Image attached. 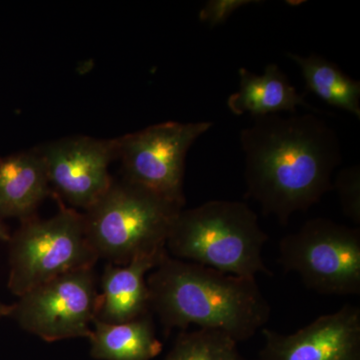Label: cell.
<instances>
[{
  "label": "cell",
  "instance_id": "cell-12",
  "mask_svg": "<svg viewBox=\"0 0 360 360\" xmlns=\"http://www.w3.org/2000/svg\"><path fill=\"white\" fill-rule=\"evenodd\" d=\"M52 191L39 148L0 158V217H34Z\"/></svg>",
  "mask_w": 360,
  "mask_h": 360
},
{
  "label": "cell",
  "instance_id": "cell-11",
  "mask_svg": "<svg viewBox=\"0 0 360 360\" xmlns=\"http://www.w3.org/2000/svg\"><path fill=\"white\" fill-rule=\"evenodd\" d=\"M167 250L141 255L123 265L108 264L101 276L96 317L104 323H122L150 314L146 274Z\"/></svg>",
  "mask_w": 360,
  "mask_h": 360
},
{
  "label": "cell",
  "instance_id": "cell-18",
  "mask_svg": "<svg viewBox=\"0 0 360 360\" xmlns=\"http://www.w3.org/2000/svg\"><path fill=\"white\" fill-rule=\"evenodd\" d=\"M255 0H210L200 11V20L210 27L224 25L241 7L259 4Z\"/></svg>",
  "mask_w": 360,
  "mask_h": 360
},
{
  "label": "cell",
  "instance_id": "cell-6",
  "mask_svg": "<svg viewBox=\"0 0 360 360\" xmlns=\"http://www.w3.org/2000/svg\"><path fill=\"white\" fill-rule=\"evenodd\" d=\"M279 262L321 295H360V231L312 219L279 243Z\"/></svg>",
  "mask_w": 360,
  "mask_h": 360
},
{
  "label": "cell",
  "instance_id": "cell-5",
  "mask_svg": "<svg viewBox=\"0 0 360 360\" xmlns=\"http://www.w3.org/2000/svg\"><path fill=\"white\" fill-rule=\"evenodd\" d=\"M8 243V288L18 297L54 277L94 267L98 260L87 241L84 214L65 206L51 219L34 215L23 220Z\"/></svg>",
  "mask_w": 360,
  "mask_h": 360
},
{
  "label": "cell",
  "instance_id": "cell-1",
  "mask_svg": "<svg viewBox=\"0 0 360 360\" xmlns=\"http://www.w3.org/2000/svg\"><path fill=\"white\" fill-rule=\"evenodd\" d=\"M245 155L246 195L265 215L288 224L333 189L342 160L338 134L315 112L252 117L239 135Z\"/></svg>",
  "mask_w": 360,
  "mask_h": 360
},
{
  "label": "cell",
  "instance_id": "cell-2",
  "mask_svg": "<svg viewBox=\"0 0 360 360\" xmlns=\"http://www.w3.org/2000/svg\"><path fill=\"white\" fill-rule=\"evenodd\" d=\"M149 274V307L167 333L191 326L224 331L240 342L269 321L270 305L255 278L234 276L168 253Z\"/></svg>",
  "mask_w": 360,
  "mask_h": 360
},
{
  "label": "cell",
  "instance_id": "cell-19",
  "mask_svg": "<svg viewBox=\"0 0 360 360\" xmlns=\"http://www.w3.org/2000/svg\"><path fill=\"white\" fill-rule=\"evenodd\" d=\"M13 310V305H6L0 302V319L4 316H11Z\"/></svg>",
  "mask_w": 360,
  "mask_h": 360
},
{
  "label": "cell",
  "instance_id": "cell-3",
  "mask_svg": "<svg viewBox=\"0 0 360 360\" xmlns=\"http://www.w3.org/2000/svg\"><path fill=\"white\" fill-rule=\"evenodd\" d=\"M269 239L245 203L210 200L179 213L167 250L177 259L255 278L258 274H270L262 258Z\"/></svg>",
  "mask_w": 360,
  "mask_h": 360
},
{
  "label": "cell",
  "instance_id": "cell-15",
  "mask_svg": "<svg viewBox=\"0 0 360 360\" xmlns=\"http://www.w3.org/2000/svg\"><path fill=\"white\" fill-rule=\"evenodd\" d=\"M288 58L302 71L310 91L333 108L360 118V82L345 75L340 66L317 54L302 56L288 52Z\"/></svg>",
  "mask_w": 360,
  "mask_h": 360
},
{
  "label": "cell",
  "instance_id": "cell-14",
  "mask_svg": "<svg viewBox=\"0 0 360 360\" xmlns=\"http://www.w3.org/2000/svg\"><path fill=\"white\" fill-rule=\"evenodd\" d=\"M90 355L97 360H151L162 350L150 314L122 323L94 321Z\"/></svg>",
  "mask_w": 360,
  "mask_h": 360
},
{
  "label": "cell",
  "instance_id": "cell-16",
  "mask_svg": "<svg viewBox=\"0 0 360 360\" xmlns=\"http://www.w3.org/2000/svg\"><path fill=\"white\" fill-rule=\"evenodd\" d=\"M238 343L215 329L182 330L165 360H245L239 354Z\"/></svg>",
  "mask_w": 360,
  "mask_h": 360
},
{
  "label": "cell",
  "instance_id": "cell-17",
  "mask_svg": "<svg viewBox=\"0 0 360 360\" xmlns=\"http://www.w3.org/2000/svg\"><path fill=\"white\" fill-rule=\"evenodd\" d=\"M333 189L340 198L343 214L360 224V169L359 165L345 167L336 175Z\"/></svg>",
  "mask_w": 360,
  "mask_h": 360
},
{
  "label": "cell",
  "instance_id": "cell-9",
  "mask_svg": "<svg viewBox=\"0 0 360 360\" xmlns=\"http://www.w3.org/2000/svg\"><path fill=\"white\" fill-rule=\"evenodd\" d=\"M49 184L75 207L87 210L106 193L113 179L110 165L117 158V141L77 135L39 146Z\"/></svg>",
  "mask_w": 360,
  "mask_h": 360
},
{
  "label": "cell",
  "instance_id": "cell-8",
  "mask_svg": "<svg viewBox=\"0 0 360 360\" xmlns=\"http://www.w3.org/2000/svg\"><path fill=\"white\" fill-rule=\"evenodd\" d=\"M98 297L94 267L73 270L21 295L11 316L47 342L89 338Z\"/></svg>",
  "mask_w": 360,
  "mask_h": 360
},
{
  "label": "cell",
  "instance_id": "cell-7",
  "mask_svg": "<svg viewBox=\"0 0 360 360\" xmlns=\"http://www.w3.org/2000/svg\"><path fill=\"white\" fill-rule=\"evenodd\" d=\"M212 127L210 122H167L118 137L122 179L184 207L187 153Z\"/></svg>",
  "mask_w": 360,
  "mask_h": 360
},
{
  "label": "cell",
  "instance_id": "cell-4",
  "mask_svg": "<svg viewBox=\"0 0 360 360\" xmlns=\"http://www.w3.org/2000/svg\"><path fill=\"white\" fill-rule=\"evenodd\" d=\"M184 207L127 179H113L106 193L84 210L87 241L111 264L167 250L170 229Z\"/></svg>",
  "mask_w": 360,
  "mask_h": 360
},
{
  "label": "cell",
  "instance_id": "cell-13",
  "mask_svg": "<svg viewBox=\"0 0 360 360\" xmlns=\"http://www.w3.org/2000/svg\"><path fill=\"white\" fill-rule=\"evenodd\" d=\"M239 89L227 99V108L234 115L248 113L252 117L276 113H295L297 106L311 111H321L307 103L276 63H270L262 75L248 68L239 70Z\"/></svg>",
  "mask_w": 360,
  "mask_h": 360
},
{
  "label": "cell",
  "instance_id": "cell-10",
  "mask_svg": "<svg viewBox=\"0 0 360 360\" xmlns=\"http://www.w3.org/2000/svg\"><path fill=\"white\" fill-rule=\"evenodd\" d=\"M260 360H360V309L345 304L333 314L283 335L262 329Z\"/></svg>",
  "mask_w": 360,
  "mask_h": 360
},
{
  "label": "cell",
  "instance_id": "cell-20",
  "mask_svg": "<svg viewBox=\"0 0 360 360\" xmlns=\"http://www.w3.org/2000/svg\"><path fill=\"white\" fill-rule=\"evenodd\" d=\"M11 234L7 231V229L1 222V217H0V241H9L11 239Z\"/></svg>",
  "mask_w": 360,
  "mask_h": 360
}]
</instances>
